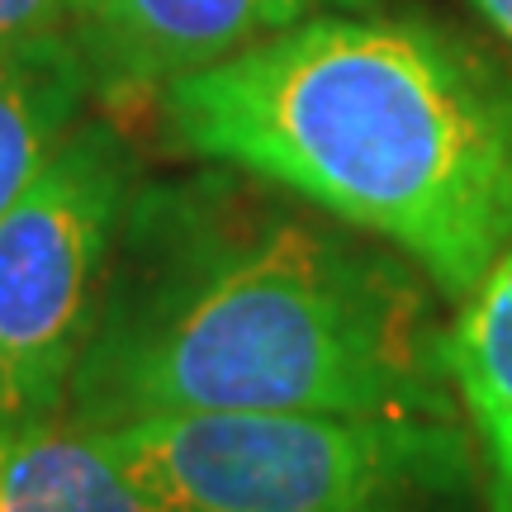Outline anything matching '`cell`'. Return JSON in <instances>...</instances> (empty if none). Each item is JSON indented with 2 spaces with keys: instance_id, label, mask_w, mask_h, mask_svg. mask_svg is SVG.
Listing matches in <instances>:
<instances>
[{
  "instance_id": "obj_1",
  "label": "cell",
  "mask_w": 512,
  "mask_h": 512,
  "mask_svg": "<svg viewBox=\"0 0 512 512\" xmlns=\"http://www.w3.org/2000/svg\"><path fill=\"white\" fill-rule=\"evenodd\" d=\"M437 285L247 171L138 185L67 389L76 427L166 413L460 418Z\"/></svg>"
},
{
  "instance_id": "obj_2",
  "label": "cell",
  "mask_w": 512,
  "mask_h": 512,
  "mask_svg": "<svg viewBox=\"0 0 512 512\" xmlns=\"http://www.w3.org/2000/svg\"><path fill=\"white\" fill-rule=\"evenodd\" d=\"M171 143L408 256L460 304L512 242V76L408 15H313L162 91Z\"/></svg>"
},
{
  "instance_id": "obj_3",
  "label": "cell",
  "mask_w": 512,
  "mask_h": 512,
  "mask_svg": "<svg viewBox=\"0 0 512 512\" xmlns=\"http://www.w3.org/2000/svg\"><path fill=\"white\" fill-rule=\"evenodd\" d=\"M91 437L162 512H475L484 503L465 418L166 413Z\"/></svg>"
},
{
  "instance_id": "obj_4",
  "label": "cell",
  "mask_w": 512,
  "mask_h": 512,
  "mask_svg": "<svg viewBox=\"0 0 512 512\" xmlns=\"http://www.w3.org/2000/svg\"><path fill=\"white\" fill-rule=\"evenodd\" d=\"M133 152L76 124L0 214V418H57L110 290Z\"/></svg>"
},
{
  "instance_id": "obj_5",
  "label": "cell",
  "mask_w": 512,
  "mask_h": 512,
  "mask_svg": "<svg viewBox=\"0 0 512 512\" xmlns=\"http://www.w3.org/2000/svg\"><path fill=\"white\" fill-rule=\"evenodd\" d=\"M313 15L323 0H67V34L91 81L114 95H162Z\"/></svg>"
},
{
  "instance_id": "obj_6",
  "label": "cell",
  "mask_w": 512,
  "mask_h": 512,
  "mask_svg": "<svg viewBox=\"0 0 512 512\" xmlns=\"http://www.w3.org/2000/svg\"><path fill=\"white\" fill-rule=\"evenodd\" d=\"M446 361L460 418L475 437L484 503L512 512V242L446 323Z\"/></svg>"
},
{
  "instance_id": "obj_7",
  "label": "cell",
  "mask_w": 512,
  "mask_h": 512,
  "mask_svg": "<svg viewBox=\"0 0 512 512\" xmlns=\"http://www.w3.org/2000/svg\"><path fill=\"white\" fill-rule=\"evenodd\" d=\"M0 512H162L105 456L57 418H0Z\"/></svg>"
},
{
  "instance_id": "obj_8",
  "label": "cell",
  "mask_w": 512,
  "mask_h": 512,
  "mask_svg": "<svg viewBox=\"0 0 512 512\" xmlns=\"http://www.w3.org/2000/svg\"><path fill=\"white\" fill-rule=\"evenodd\" d=\"M91 72L67 38L0 43V214L81 124Z\"/></svg>"
},
{
  "instance_id": "obj_9",
  "label": "cell",
  "mask_w": 512,
  "mask_h": 512,
  "mask_svg": "<svg viewBox=\"0 0 512 512\" xmlns=\"http://www.w3.org/2000/svg\"><path fill=\"white\" fill-rule=\"evenodd\" d=\"M67 38V0H0V43Z\"/></svg>"
},
{
  "instance_id": "obj_10",
  "label": "cell",
  "mask_w": 512,
  "mask_h": 512,
  "mask_svg": "<svg viewBox=\"0 0 512 512\" xmlns=\"http://www.w3.org/2000/svg\"><path fill=\"white\" fill-rule=\"evenodd\" d=\"M475 5V15L494 29L503 43H512V0H470Z\"/></svg>"
}]
</instances>
